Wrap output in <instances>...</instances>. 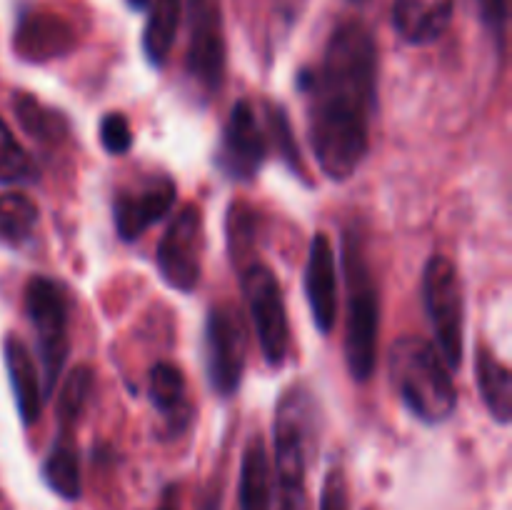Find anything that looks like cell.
<instances>
[{"mask_svg":"<svg viewBox=\"0 0 512 510\" xmlns=\"http://www.w3.org/2000/svg\"><path fill=\"white\" fill-rule=\"evenodd\" d=\"M43 480L50 490L65 500H78L83 483H80V460L75 448V435L70 428H58V438L50 445L43 460Z\"/></svg>","mask_w":512,"mask_h":510,"instance_id":"d6986e66","label":"cell"},{"mask_svg":"<svg viewBox=\"0 0 512 510\" xmlns=\"http://www.w3.org/2000/svg\"><path fill=\"white\" fill-rule=\"evenodd\" d=\"M148 10V23L143 30V53L150 65L163 68L175 43V35H178L183 0H153Z\"/></svg>","mask_w":512,"mask_h":510,"instance_id":"44dd1931","label":"cell"},{"mask_svg":"<svg viewBox=\"0 0 512 510\" xmlns=\"http://www.w3.org/2000/svg\"><path fill=\"white\" fill-rule=\"evenodd\" d=\"M155 510H180V493H178V485H170L168 490L163 493V500Z\"/></svg>","mask_w":512,"mask_h":510,"instance_id":"4dcf8cb0","label":"cell"},{"mask_svg":"<svg viewBox=\"0 0 512 510\" xmlns=\"http://www.w3.org/2000/svg\"><path fill=\"white\" fill-rule=\"evenodd\" d=\"M353 3H360V0H353Z\"/></svg>","mask_w":512,"mask_h":510,"instance_id":"e575fe53","label":"cell"},{"mask_svg":"<svg viewBox=\"0 0 512 510\" xmlns=\"http://www.w3.org/2000/svg\"><path fill=\"white\" fill-rule=\"evenodd\" d=\"M25 313L38 333V353L43 365L40 385H43V398L48 400L70 350V295L65 285L53 278L33 275L25 285Z\"/></svg>","mask_w":512,"mask_h":510,"instance_id":"5b68a950","label":"cell"},{"mask_svg":"<svg viewBox=\"0 0 512 510\" xmlns=\"http://www.w3.org/2000/svg\"><path fill=\"white\" fill-rule=\"evenodd\" d=\"M265 120H268V135L273 138L275 153L285 160V165L290 170H295V175L303 178V158H300V150L295 145L293 128H290V120L285 115V110L278 103H265Z\"/></svg>","mask_w":512,"mask_h":510,"instance_id":"484cf974","label":"cell"},{"mask_svg":"<svg viewBox=\"0 0 512 510\" xmlns=\"http://www.w3.org/2000/svg\"><path fill=\"white\" fill-rule=\"evenodd\" d=\"M240 510H273V468L263 435H250L240 463Z\"/></svg>","mask_w":512,"mask_h":510,"instance_id":"ac0fdd59","label":"cell"},{"mask_svg":"<svg viewBox=\"0 0 512 510\" xmlns=\"http://www.w3.org/2000/svg\"><path fill=\"white\" fill-rule=\"evenodd\" d=\"M255 245V218L253 210L243 203L230 205L228 210V248L230 258L240 270L245 268V260L250 258Z\"/></svg>","mask_w":512,"mask_h":510,"instance_id":"4316f807","label":"cell"},{"mask_svg":"<svg viewBox=\"0 0 512 510\" xmlns=\"http://www.w3.org/2000/svg\"><path fill=\"white\" fill-rule=\"evenodd\" d=\"M38 225V205L25 193H0V240L23 248Z\"/></svg>","mask_w":512,"mask_h":510,"instance_id":"603a6c76","label":"cell"},{"mask_svg":"<svg viewBox=\"0 0 512 510\" xmlns=\"http://www.w3.org/2000/svg\"><path fill=\"white\" fill-rule=\"evenodd\" d=\"M15 118H18L20 128L38 143L55 148L68 138V120L63 113L53 110L50 105L40 103L35 95L18 93L13 98Z\"/></svg>","mask_w":512,"mask_h":510,"instance_id":"7402d4cb","label":"cell"},{"mask_svg":"<svg viewBox=\"0 0 512 510\" xmlns=\"http://www.w3.org/2000/svg\"><path fill=\"white\" fill-rule=\"evenodd\" d=\"M178 198V185L168 175H155L130 190H120L113 203L115 230L125 243L138 240L150 225L158 223Z\"/></svg>","mask_w":512,"mask_h":510,"instance_id":"7c38bea8","label":"cell"},{"mask_svg":"<svg viewBox=\"0 0 512 510\" xmlns=\"http://www.w3.org/2000/svg\"><path fill=\"white\" fill-rule=\"evenodd\" d=\"M5 353V368L10 375V388H13L15 405L23 425H35L43 413V385H40L38 368L30 355V348L15 335H8L3 345Z\"/></svg>","mask_w":512,"mask_h":510,"instance_id":"e0dca14e","label":"cell"},{"mask_svg":"<svg viewBox=\"0 0 512 510\" xmlns=\"http://www.w3.org/2000/svg\"><path fill=\"white\" fill-rule=\"evenodd\" d=\"M483 20L488 23L490 30L503 35L505 20H508V0H478Z\"/></svg>","mask_w":512,"mask_h":510,"instance_id":"f546056e","label":"cell"},{"mask_svg":"<svg viewBox=\"0 0 512 510\" xmlns=\"http://www.w3.org/2000/svg\"><path fill=\"white\" fill-rule=\"evenodd\" d=\"M318 433L315 398L303 385H290L275 405L273 450L278 510H310L305 473Z\"/></svg>","mask_w":512,"mask_h":510,"instance_id":"7a4b0ae2","label":"cell"},{"mask_svg":"<svg viewBox=\"0 0 512 510\" xmlns=\"http://www.w3.org/2000/svg\"><path fill=\"white\" fill-rule=\"evenodd\" d=\"M248 360V330L238 310L230 305L210 308L205 320V368L210 388L220 398L238 393Z\"/></svg>","mask_w":512,"mask_h":510,"instance_id":"ba28073f","label":"cell"},{"mask_svg":"<svg viewBox=\"0 0 512 510\" xmlns=\"http://www.w3.org/2000/svg\"><path fill=\"white\" fill-rule=\"evenodd\" d=\"M185 70L205 93H215L223 83L225 35L215 0L190 10V45L185 55Z\"/></svg>","mask_w":512,"mask_h":510,"instance_id":"8fae6325","label":"cell"},{"mask_svg":"<svg viewBox=\"0 0 512 510\" xmlns=\"http://www.w3.org/2000/svg\"><path fill=\"white\" fill-rule=\"evenodd\" d=\"M475 373H478V388L483 395V403L493 420L500 425H508L512 420V375L510 368L490 353L488 348L478 350L475 358Z\"/></svg>","mask_w":512,"mask_h":510,"instance_id":"ffe728a7","label":"cell"},{"mask_svg":"<svg viewBox=\"0 0 512 510\" xmlns=\"http://www.w3.org/2000/svg\"><path fill=\"white\" fill-rule=\"evenodd\" d=\"M125 3H128V8L133 10H148L153 0H125Z\"/></svg>","mask_w":512,"mask_h":510,"instance_id":"1f68e13d","label":"cell"},{"mask_svg":"<svg viewBox=\"0 0 512 510\" xmlns=\"http://www.w3.org/2000/svg\"><path fill=\"white\" fill-rule=\"evenodd\" d=\"M150 403L165 420V433L178 438L190 428L193 408L188 400L183 370L173 363H155L150 370Z\"/></svg>","mask_w":512,"mask_h":510,"instance_id":"2e32d148","label":"cell"},{"mask_svg":"<svg viewBox=\"0 0 512 510\" xmlns=\"http://www.w3.org/2000/svg\"><path fill=\"white\" fill-rule=\"evenodd\" d=\"M93 395V370L88 365H78L65 380L58 400V425L60 428H75Z\"/></svg>","mask_w":512,"mask_h":510,"instance_id":"d4e9b609","label":"cell"},{"mask_svg":"<svg viewBox=\"0 0 512 510\" xmlns=\"http://www.w3.org/2000/svg\"><path fill=\"white\" fill-rule=\"evenodd\" d=\"M205 510H218V505H215V503H208V505H205Z\"/></svg>","mask_w":512,"mask_h":510,"instance_id":"836d02e7","label":"cell"},{"mask_svg":"<svg viewBox=\"0 0 512 510\" xmlns=\"http://www.w3.org/2000/svg\"><path fill=\"white\" fill-rule=\"evenodd\" d=\"M203 3H208V0H188V8L195 10V8H200Z\"/></svg>","mask_w":512,"mask_h":510,"instance_id":"d6a6232c","label":"cell"},{"mask_svg":"<svg viewBox=\"0 0 512 510\" xmlns=\"http://www.w3.org/2000/svg\"><path fill=\"white\" fill-rule=\"evenodd\" d=\"M265 158H268V138L260 128L258 115L248 100H238L223 128L215 163L230 180L248 183L260 173Z\"/></svg>","mask_w":512,"mask_h":510,"instance_id":"30bf717a","label":"cell"},{"mask_svg":"<svg viewBox=\"0 0 512 510\" xmlns=\"http://www.w3.org/2000/svg\"><path fill=\"white\" fill-rule=\"evenodd\" d=\"M390 383L405 408L425 425H440L458 408L450 368L423 338L403 335L390 348Z\"/></svg>","mask_w":512,"mask_h":510,"instance_id":"3957f363","label":"cell"},{"mask_svg":"<svg viewBox=\"0 0 512 510\" xmlns=\"http://www.w3.org/2000/svg\"><path fill=\"white\" fill-rule=\"evenodd\" d=\"M205 253V223L198 205H185L173 223L165 228L155 250V263L170 288L180 293H193L203 275Z\"/></svg>","mask_w":512,"mask_h":510,"instance_id":"9c48e42d","label":"cell"},{"mask_svg":"<svg viewBox=\"0 0 512 510\" xmlns=\"http://www.w3.org/2000/svg\"><path fill=\"white\" fill-rule=\"evenodd\" d=\"M240 285L265 363L283 368L290 353V325L278 275L265 263H248L240 270Z\"/></svg>","mask_w":512,"mask_h":510,"instance_id":"52a82bcc","label":"cell"},{"mask_svg":"<svg viewBox=\"0 0 512 510\" xmlns=\"http://www.w3.org/2000/svg\"><path fill=\"white\" fill-rule=\"evenodd\" d=\"M305 295L315 328L328 335L338 318V273H335L333 243L325 233H315L305 263Z\"/></svg>","mask_w":512,"mask_h":510,"instance_id":"4fadbf2b","label":"cell"},{"mask_svg":"<svg viewBox=\"0 0 512 510\" xmlns=\"http://www.w3.org/2000/svg\"><path fill=\"white\" fill-rule=\"evenodd\" d=\"M455 0H395L393 25L410 45H430L448 30Z\"/></svg>","mask_w":512,"mask_h":510,"instance_id":"9a60e30c","label":"cell"},{"mask_svg":"<svg viewBox=\"0 0 512 510\" xmlns=\"http://www.w3.org/2000/svg\"><path fill=\"white\" fill-rule=\"evenodd\" d=\"M38 180V165L0 118V185H30Z\"/></svg>","mask_w":512,"mask_h":510,"instance_id":"cb8c5ba5","label":"cell"},{"mask_svg":"<svg viewBox=\"0 0 512 510\" xmlns=\"http://www.w3.org/2000/svg\"><path fill=\"white\" fill-rule=\"evenodd\" d=\"M320 510H350L348 480H345L343 468H330L325 475L323 493H320Z\"/></svg>","mask_w":512,"mask_h":510,"instance_id":"f1b7e54d","label":"cell"},{"mask_svg":"<svg viewBox=\"0 0 512 510\" xmlns=\"http://www.w3.org/2000/svg\"><path fill=\"white\" fill-rule=\"evenodd\" d=\"M345 288H348V320H345V360L350 378L365 383L378 365L380 303L373 273L365 258L360 233L348 230L343 238Z\"/></svg>","mask_w":512,"mask_h":510,"instance_id":"277c9868","label":"cell"},{"mask_svg":"<svg viewBox=\"0 0 512 510\" xmlns=\"http://www.w3.org/2000/svg\"><path fill=\"white\" fill-rule=\"evenodd\" d=\"M100 143L110 155H125L133 145L130 123L123 113H108L100 120Z\"/></svg>","mask_w":512,"mask_h":510,"instance_id":"83f0119b","label":"cell"},{"mask_svg":"<svg viewBox=\"0 0 512 510\" xmlns=\"http://www.w3.org/2000/svg\"><path fill=\"white\" fill-rule=\"evenodd\" d=\"M423 303L440 358L450 370H458L465 353V298L458 268L445 255H433L425 263Z\"/></svg>","mask_w":512,"mask_h":510,"instance_id":"8992f818","label":"cell"},{"mask_svg":"<svg viewBox=\"0 0 512 510\" xmlns=\"http://www.w3.org/2000/svg\"><path fill=\"white\" fill-rule=\"evenodd\" d=\"M75 45V33L68 20L55 13H28L15 30V50L20 58L43 63L60 58Z\"/></svg>","mask_w":512,"mask_h":510,"instance_id":"5bb4252c","label":"cell"},{"mask_svg":"<svg viewBox=\"0 0 512 510\" xmlns=\"http://www.w3.org/2000/svg\"><path fill=\"white\" fill-rule=\"evenodd\" d=\"M308 100V138L330 180L353 178L370 150L378 108V45L363 20H343L330 33L318 68L298 75Z\"/></svg>","mask_w":512,"mask_h":510,"instance_id":"6da1fadb","label":"cell"}]
</instances>
